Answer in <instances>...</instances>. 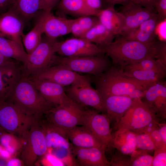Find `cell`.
I'll use <instances>...</instances> for the list:
<instances>
[{"mask_svg": "<svg viewBox=\"0 0 166 166\" xmlns=\"http://www.w3.org/2000/svg\"><path fill=\"white\" fill-rule=\"evenodd\" d=\"M158 0H135V3L151 10H154L155 4Z\"/></svg>", "mask_w": 166, "mask_h": 166, "instance_id": "60d3db41", "label": "cell"}, {"mask_svg": "<svg viewBox=\"0 0 166 166\" xmlns=\"http://www.w3.org/2000/svg\"><path fill=\"white\" fill-rule=\"evenodd\" d=\"M61 130L74 146L81 148L103 147L105 148L90 131L83 126H77L69 129Z\"/></svg>", "mask_w": 166, "mask_h": 166, "instance_id": "603a6c76", "label": "cell"}, {"mask_svg": "<svg viewBox=\"0 0 166 166\" xmlns=\"http://www.w3.org/2000/svg\"><path fill=\"white\" fill-rule=\"evenodd\" d=\"M94 109H84L82 126L88 128L105 148L111 146L113 134L107 116Z\"/></svg>", "mask_w": 166, "mask_h": 166, "instance_id": "8fae6325", "label": "cell"}, {"mask_svg": "<svg viewBox=\"0 0 166 166\" xmlns=\"http://www.w3.org/2000/svg\"><path fill=\"white\" fill-rule=\"evenodd\" d=\"M154 156L150 155L144 154L140 155L137 157L134 158L131 162V165L132 166H152Z\"/></svg>", "mask_w": 166, "mask_h": 166, "instance_id": "d590c367", "label": "cell"}, {"mask_svg": "<svg viewBox=\"0 0 166 166\" xmlns=\"http://www.w3.org/2000/svg\"><path fill=\"white\" fill-rule=\"evenodd\" d=\"M21 138L24 143L22 160L26 165L33 166L48 150L41 121L33 124Z\"/></svg>", "mask_w": 166, "mask_h": 166, "instance_id": "ba28073f", "label": "cell"}, {"mask_svg": "<svg viewBox=\"0 0 166 166\" xmlns=\"http://www.w3.org/2000/svg\"><path fill=\"white\" fill-rule=\"evenodd\" d=\"M110 122L116 124L131 106L133 99L122 95H101Z\"/></svg>", "mask_w": 166, "mask_h": 166, "instance_id": "ffe728a7", "label": "cell"}, {"mask_svg": "<svg viewBox=\"0 0 166 166\" xmlns=\"http://www.w3.org/2000/svg\"><path fill=\"white\" fill-rule=\"evenodd\" d=\"M105 54L78 57H60L58 63L76 73L98 76L111 65ZM57 64V65H58Z\"/></svg>", "mask_w": 166, "mask_h": 166, "instance_id": "30bf717a", "label": "cell"}, {"mask_svg": "<svg viewBox=\"0 0 166 166\" xmlns=\"http://www.w3.org/2000/svg\"><path fill=\"white\" fill-rule=\"evenodd\" d=\"M4 130L0 127V138L3 134Z\"/></svg>", "mask_w": 166, "mask_h": 166, "instance_id": "c3c4849f", "label": "cell"}, {"mask_svg": "<svg viewBox=\"0 0 166 166\" xmlns=\"http://www.w3.org/2000/svg\"><path fill=\"white\" fill-rule=\"evenodd\" d=\"M60 0H42L44 11L51 12L53 9L57 5Z\"/></svg>", "mask_w": 166, "mask_h": 166, "instance_id": "ee69618b", "label": "cell"}, {"mask_svg": "<svg viewBox=\"0 0 166 166\" xmlns=\"http://www.w3.org/2000/svg\"><path fill=\"white\" fill-rule=\"evenodd\" d=\"M44 11L43 18L44 33L49 38L56 40L57 38L70 33L72 19L56 16L51 12Z\"/></svg>", "mask_w": 166, "mask_h": 166, "instance_id": "d6986e66", "label": "cell"}, {"mask_svg": "<svg viewBox=\"0 0 166 166\" xmlns=\"http://www.w3.org/2000/svg\"><path fill=\"white\" fill-rule=\"evenodd\" d=\"M72 149L76 161L81 166H106L110 164L106 157V149L104 147L81 148L74 146Z\"/></svg>", "mask_w": 166, "mask_h": 166, "instance_id": "e0dca14e", "label": "cell"}, {"mask_svg": "<svg viewBox=\"0 0 166 166\" xmlns=\"http://www.w3.org/2000/svg\"><path fill=\"white\" fill-rule=\"evenodd\" d=\"M91 78L85 76L81 80L68 86L66 92L72 100L82 107H90L106 115L101 94L91 85Z\"/></svg>", "mask_w": 166, "mask_h": 166, "instance_id": "9c48e42d", "label": "cell"}, {"mask_svg": "<svg viewBox=\"0 0 166 166\" xmlns=\"http://www.w3.org/2000/svg\"><path fill=\"white\" fill-rule=\"evenodd\" d=\"M158 151L154 156L152 166H166V153L165 147L156 149Z\"/></svg>", "mask_w": 166, "mask_h": 166, "instance_id": "8d00e7d4", "label": "cell"}, {"mask_svg": "<svg viewBox=\"0 0 166 166\" xmlns=\"http://www.w3.org/2000/svg\"><path fill=\"white\" fill-rule=\"evenodd\" d=\"M56 40L46 36L32 52L28 54L22 65V77L35 76L58 64L60 57L56 55L53 44Z\"/></svg>", "mask_w": 166, "mask_h": 166, "instance_id": "277c9868", "label": "cell"}, {"mask_svg": "<svg viewBox=\"0 0 166 166\" xmlns=\"http://www.w3.org/2000/svg\"><path fill=\"white\" fill-rule=\"evenodd\" d=\"M122 68L126 75L144 84H152L163 81L166 77V71L144 70L128 66Z\"/></svg>", "mask_w": 166, "mask_h": 166, "instance_id": "83f0119b", "label": "cell"}, {"mask_svg": "<svg viewBox=\"0 0 166 166\" xmlns=\"http://www.w3.org/2000/svg\"><path fill=\"white\" fill-rule=\"evenodd\" d=\"M57 6L62 13L77 17L85 15L96 16L100 10L89 8L83 0H60Z\"/></svg>", "mask_w": 166, "mask_h": 166, "instance_id": "4316f807", "label": "cell"}, {"mask_svg": "<svg viewBox=\"0 0 166 166\" xmlns=\"http://www.w3.org/2000/svg\"><path fill=\"white\" fill-rule=\"evenodd\" d=\"M156 10L160 22L166 19V0H158L155 4Z\"/></svg>", "mask_w": 166, "mask_h": 166, "instance_id": "f35d334b", "label": "cell"}, {"mask_svg": "<svg viewBox=\"0 0 166 166\" xmlns=\"http://www.w3.org/2000/svg\"><path fill=\"white\" fill-rule=\"evenodd\" d=\"M22 71V66L12 59L0 65L1 100L6 98L21 79Z\"/></svg>", "mask_w": 166, "mask_h": 166, "instance_id": "2e32d148", "label": "cell"}, {"mask_svg": "<svg viewBox=\"0 0 166 166\" xmlns=\"http://www.w3.org/2000/svg\"><path fill=\"white\" fill-rule=\"evenodd\" d=\"M115 37L99 21L81 38L100 46L113 41Z\"/></svg>", "mask_w": 166, "mask_h": 166, "instance_id": "f546056e", "label": "cell"}, {"mask_svg": "<svg viewBox=\"0 0 166 166\" xmlns=\"http://www.w3.org/2000/svg\"><path fill=\"white\" fill-rule=\"evenodd\" d=\"M10 59H11L5 57L0 53V65Z\"/></svg>", "mask_w": 166, "mask_h": 166, "instance_id": "7dc6e473", "label": "cell"}, {"mask_svg": "<svg viewBox=\"0 0 166 166\" xmlns=\"http://www.w3.org/2000/svg\"><path fill=\"white\" fill-rule=\"evenodd\" d=\"M35 86L43 97L53 107L70 101L65 87L52 81L34 77H25Z\"/></svg>", "mask_w": 166, "mask_h": 166, "instance_id": "5bb4252c", "label": "cell"}, {"mask_svg": "<svg viewBox=\"0 0 166 166\" xmlns=\"http://www.w3.org/2000/svg\"><path fill=\"white\" fill-rule=\"evenodd\" d=\"M45 135L48 150L65 149L72 150L73 146L64 132L56 129L44 121H41Z\"/></svg>", "mask_w": 166, "mask_h": 166, "instance_id": "d4e9b609", "label": "cell"}, {"mask_svg": "<svg viewBox=\"0 0 166 166\" xmlns=\"http://www.w3.org/2000/svg\"><path fill=\"white\" fill-rule=\"evenodd\" d=\"M143 101L156 114L164 115L166 110V81L155 82L146 90Z\"/></svg>", "mask_w": 166, "mask_h": 166, "instance_id": "44dd1931", "label": "cell"}, {"mask_svg": "<svg viewBox=\"0 0 166 166\" xmlns=\"http://www.w3.org/2000/svg\"><path fill=\"white\" fill-rule=\"evenodd\" d=\"M1 100V98H0V101Z\"/></svg>", "mask_w": 166, "mask_h": 166, "instance_id": "681fc988", "label": "cell"}, {"mask_svg": "<svg viewBox=\"0 0 166 166\" xmlns=\"http://www.w3.org/2000/svg\"><path fill=\"white\" fill-rule=\"evenodd\" d=\"M128 66L132 68L144 70L166 71V66L159 61L151 57H146L139 62Z\"/></svg>", "mask_w": 166, "mask_h": 166, "instance_id": "d6a6232c", "label": "cell"}, {"mask_svg": "<svg viewBox=\"0 0 166 166\" xmlns=\"http://www.w3.org/2000/svg\"><path fill=\"white\" fill-rule=\"evenodd\" d=\"M44 33L43 18L42 14L33 29L22 36V44L27 54L32 52L40 44Z\"/></svg>", "mask_w": 166, "mask_h": 166, "instance_id": "4dcf8cb0", "label": "cell"}, {"mask_svg": "<svg viewBox=\"0 0 166 166\" xmlns=\"http://www.w3.org/2000/svg\"><path fill=\"white\" fill-rule=\"evenodd\" d=\"M85 76L58 64L32 77L52 81L65 87L77 82Z\"/></svg>", "mask_w": 166, "mask_h": 166, "instance_id": "ac0fdd59", "label": "cell"}, {"mask_svg": "<svg viewBox=\"0 0 166 166\" xmlns=\"http://www.w3.org/2000/svg\"><path fill=\"white\" fill-rule=\"evenodd\" d=\"M136 150L138 149L143 152H147L156 149L154 143L147 134L143 133L136 134Z\"/></svg>", "mask_w": 166, "mask_h": 166, "instance_id": "836d02e7", "label": "cell"}, {"mask_svg": "<svg viewBox=\"0 0 166 166\" xmlns=\"http://www.w3.org/2000/svg\"><path fill=\"white\" fill-rule=\"evenodd\" d=\"M92 79L101 95L126 96L133 99L142 98L146 89L152 85L127 76L122 67L113 64L101 74L94 76Z\"/></svg>", "mask_w": 166, "mask_h": 166, "instance_id": "7a4b0ae2", "label": "cell"}, {"mask_svg": "<svg viewBox=\"0 0 166 166\" xmlns=\"http://www.w3.org/2000/svg\"><path fill=\"white\" fill-rule=\"evenodd\" d=\"M39 121L22 113L9 101H0V127L10 134L21 138L33 124Z\"/></svg>", "mask_w": 166, "mask_h": 166, "instance_id": "8992f818", "label": "cell"}, {"mask_svg": "<svg viewBox=\"0 0 166 166\" xmlns=\"http://www.w3.org/2000/svg\"><path fill=\"white\" fill-rule=\"evenodd\" d=\"M11 8L26 18L33 17L40 10H44L42 0H14Z\"/></svg>", "mask_w": 166, "mask_h": 166, "instance_id": "1f68e13d", "label": "cell"}, {"mask_svg": "<svg viewBox=\"0 0 166 166\" xmlns=\"http://www.w3.org/2000/svg\"><path fill=\"white\" fill-rule=\"evenodd\" d=\"M84 109L72 100L53 107L45 115L46 123L59 129L81 125Z\"/></svg>", "mask_w": 166, "mask_h": 166, "instance_id": "52a82bcc", "label": "cell"}, {"mask_svg": "<svg viewBox=\"0 0 166 166\" xmlns=\"http://www.w3.org/2000/svg\"><path fill=\"white\" fill-rule=\"evenodd\" d=\"M136 134L130 131L122 128L117 130L113 135L111 146L125 155H132L136 146Z\"/></svg>", "mask_w": 166, "mask_h": 166, "instance_id": "484cf974", "label": "cell"}, {"mask_svg": "<svg viewBox=\"0 0 166 166\" xmlns=\"http://www.w3.org/2000/svg\"><path fill=\"white\" fill-rule=\"evenodd\" d=\"M161 42L156 40L144 43L121 36L111 42L98 46L111 59L113 65L123 67L149 57L157 59Z\"/></svg>", "mask_w": 166, "mask_h": 166, "instance_id": "6da1fadb", "label": "cell"}, {"mask_svg": "<svg viewBox=\"0 0 166 166\" xmlns=\"http://www.w3.org/2000/svg\"><path fill=\"white\" fill-rule=\"evenodd\" d=\"M23 27L19 15L11 7L0 15V35L22 45Z\"/></svg>", "mask_w": 166, "mask_h": 166, "instance_id": "9a60e30c", "label": "cell"}, {"mask_svg": "<svg viewBox=\"0 0 166 166\" xmlns=\"http://www.w3.org/2000/svg\"><path fill=\"white\" fill-rule=\"evenodd\" d=\"M166 19L159 22L157 24L155 29L156 37L159 41L166 42Z\"/></svg>", "mask_w": 166, "mask_h": 166, "instance_id": "74e56055", "label": "cell"}, {"mask_svg": "<svg viewBox=\"0 0 166 166\" xmlns=\"http://www.w3.org/2000/svg\"><path fill=\"white\" fill-rule=\"evenodd\" d=\"M14 1V0H0V11L12 5Z\"/></svg>", "mask_w": 166, "mask_h": 166, "instance_id": "f6af8a7d", "label": "cell"}, {"mask_svg": "<svg viewBox=\"0 0 166 166\" xmlns=\"http://www.w3.org/2000/svg\"><path fill=\"white\" fill-rule=\"evenodd\" d=\"M53 47L56 53L62 57H78L105 54L97 45L81 38H73L61 42L55 41Z\"/></svg>", "mask_w": 166, "mask_h": 166, "instance_id": "7c38bea8", "label": "cell"}, {"mask_svg": "<svg viewBox=\"0 0 166 166\" xmlns=\"http://www.w3.org/2000/svg\"><path fill=\"white\" fill-rule=\"evenodd\" d=\"M148 135L154 143L156 149L165 147L166 144L162 140L158 129H154Z\"/></svg>", "mask_w": 166, "mask_h": 166, "instance_id": "ab89813d", "label": "cell"}, {"mask_svg": "<svg viewBox=\"0 0 166 166\" xmlns=\"http://www.w3.org/2000/svg\"><path fill=\"white\" fill-rule=\"evenodd\" d=\"M118 11L124 16L125 21L124 28L119 35L122 36L127 35L156 13L132 2L122 5Z\"/></svg>", "mask_w": 166, "mask_h": 166, "instance_id": "4fadbf2b", "label": "cell"}, {"mask_svg": "<svg viewBox=\"0 0 166 166\" xmlns=\"http://www.w3.org/2000/svg\"><path fill=\"white\" fill-rule=\"evenodd\" d=\"M5 99L11 102L23 113L39 121L54 107L43 97L29 80L23 77Z\"/></svg>", "mask_w": 166, "mask_h": 166, "instance_id": "3957f363", "label": "cell"}, {"mask_svg": "<svg viewBox=\"0 0 166 166\" xmlns=\"http://www.w3.org/2000/svg\"><path fill=\"white\" fill-rule=\"evenodd\" d=\"M103 3L105 4L107 7H113L115 5L120 4L123 5L131 2H135V0H102Z\"/></svg>", "mask_w": 166, "mask_h": 166, "instance_id": "b9f144b4", "label": "cell"}, {"mask_svg": "<svg viewBox=\"0 0 166 166\" xmlns=\"http://www.w3.org/2000/svg\"><path fill=\"white\" fill-rule=\"evenodd\" d=\"M86 4L93 10H99L102 9L103 2L102 0H83Z\"/></svg>", "mask_w": 166, "mask_h": 166, "instance_id": "7bdbcfd3", "label": "cell"}, {"mask_svg": "<svg viewBox=\"0 0 166 166\" xmlns=\"http://www.w3.org/2000/svg\"><path fill=\"white\" fill-rule=\"evenodd\" d=\"M96 16L99 22L115 36L120 35L124 28V16L113 7L100 10Z\"/></svg>", "mask_w": 166, "mask_h": 166, "instance_id": "7402d4cb", "label": "cell"}, {"mask_svg": "<svg viewBox=\"0 0 166 166\" xmlns=\"http://www.w3.org/2000/svg\"><path fill=\"white\" fill-rule=\"evenodd\" d=\"M158 131L161 136L162 140L165 144H166V124L161 126Z\"/></svg>", "mask_w": 166, "mask_h": 166, "instance_id": "bcb514c9", "label": "cell"}, {"mask_svg": "<svg viewBox=\"0 0 166 166\" xmlns=\"http://www.w3.org/2000/svg\"><path fill=\"white\" fill-rule=\"evenodd\" d=\"M0 53L6 57L22 63L24 62L28 55L23 45L0 35Z\"/></svg>", "mask_w": 166, "mask_h": 166, "instance_id": "f1b7e54d", "label": "cell"}, {"mask_svg": "<svg viewBox=\"0 0 166 166\" xmlns=\"http://www.w3.org/2000/svg\"><path fill=\"white\" fill-rule=\"evenodd\" d=\"M159 22L156 13L152 17L143 22L134 31L127 35L122 37L128 40L144 43L154 41L157 40L155 29Z\"/></svg>", "mask_w": 166, "mask_h": 166, "instance_id": "cb8c5ba5", "label": "cell"}, {"mask_svg": "<svg viewBox=\"0 0 166 166\" xmlns=\"http://www.w3.org/2000/svg\"><path fill=\"white\" fill-rule=\"evenodd\" d=\"M75 19L84 32V34L99 22L98 18L95 16H83Z\"/></svg>", "mask_w": 166, "mask_h": 166, "instance_id": "e575fe53", "label": "cell"}, {"mask_svg": "<svg viewBox=\"0 0 166 166\" xmlns=\"http://www.w3.org/2000/svg\"><path fill=\"white\" fill-rule=\"evenodd\" d=\"M156 114L141 98H135L129 109L116 124L117 129H124L136 134L143 133L155 121Z\"/></svg>", "mask_w": 166, "mask_h": 166, "instance_id": "5b68a950", "label": "cell"}]
</instances>
